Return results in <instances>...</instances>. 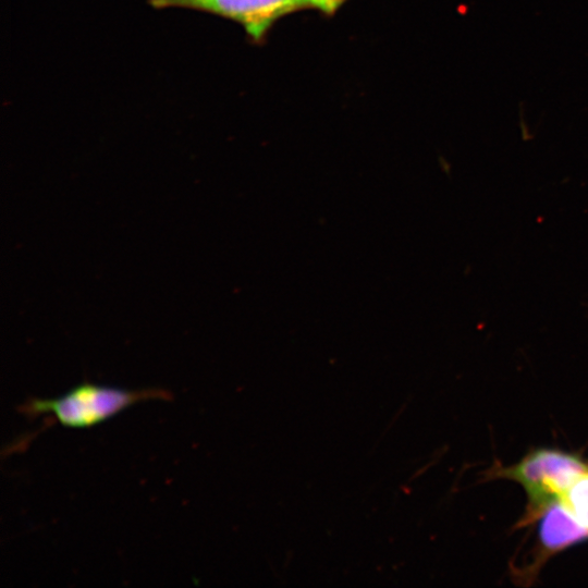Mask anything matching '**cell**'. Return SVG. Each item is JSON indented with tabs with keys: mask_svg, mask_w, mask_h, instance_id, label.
<instances>
[{
	"mask_svg": "<svg viewBox=\"0 0 588 588\" xmlns=\"http://www.w3.org/2000/svg\"><path fill=\"white\" fill-rule=\"evenodd\" d=\"M588 466L576 455L553 449H538L501 475L519 482L527 492L530 516L549 502L560 499Z\"/></svg>",
	"mask_w": 588,
	"mask_h": 588,
	"instance_id": "3",
	"label": "cell"
},
{
	"mask_svg": "<svg viewBox=\"0 0 588 588\" xmlns=\"http://www.w3.org/2000/svg\"><path fill=\"white\" fill-rule=\"evenodd\" d=\"M540 516L539 538L548 551H556L588 538L584 528L561 499L549 502L535 516Z\"/></svg>",
	"mask_w": 588,
	"mask_h": 588,
	"instance_id": "4",
	"label": "cell"
},
{
	"mask_svg": "<svg viewBox=\"0 0 588 588\" xmlns=\"http://www.w3.org/2000/svg\"><path fill=\"white\" fill-rule=\"evenodd\" d=\"M170 396L162 389L125 390L85 382L58 399H29L20 411L32 416L52 413L63 426L88 427L138 401Z\"/></svg>",
	"mask_w": 588,
	"mask_h": 588,
	"instance_id": "1",
	"label": "cell"
},
{
	"mask_svg": "<svg viewBox=\"0 0 588 588\" xmlns=\"http://www.w3.org/2000/svg\"><path fill=\"white\" fill-rule=\"evenodd\" d=\"M560 499L576 520L588 530V469L569 485Z\"/></svg>",
	"mask_w": 588,
	"mask_h": 588,
	"instance_id": "5",
	"label": "cell"
},
{
	"mask_svg": "<svg viewBox=\"0 0 588 588\" xmlns=\"http://www.w3.org/2000/svg\"><path fill=\"white\" fill-rule=\"evenodd\" d=\"M156 9L183 8L211 13L242 25L255 42H261L284 15L302 10L334 14L346 0H148Z\"/></svg>",
	"mask_w": 588,
	"mask_h": 588,
	"instance_id": "2",
	"label": "cell"
}]
</instances>
